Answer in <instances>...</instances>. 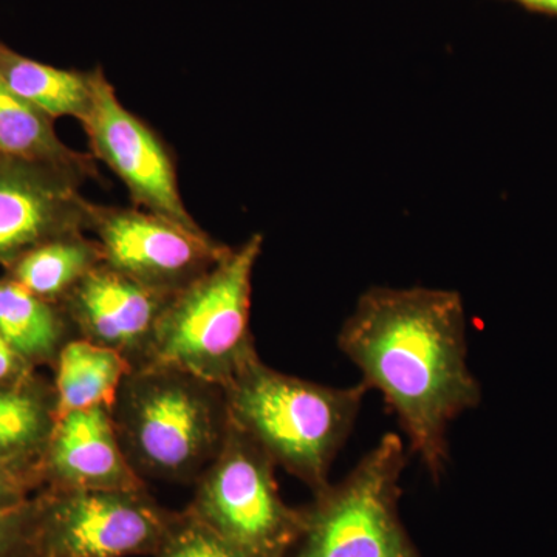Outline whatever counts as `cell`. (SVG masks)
Masks as SVG:
<instances>
[{
  "label": "cell",
  "instance_id": "3957f363",
  "mask_svg": "<svg viewBox=\"0 0 557 557\" xmlns=\"http://www.w3.org/2000/svg\"><path fill=\"white\" fill-rule=\"evenodd\" d=\"M121 448L148 480L194 485L230 428L225 391L178 369H132L110 408Z\"/></svg>",
  "mask_w": 557,
  "mask_h": 557
},
{
  "label": "cell",
  "instance_id": "7402d4cb",
  "mask_svg": "<svg viewBox=\"0 0 557 557\" xmlns=\"http://www.w3.org/2000/svg\"><path fill=\"white\" fill-rule=\"evenodd\" d=\"M35 369L0 335V383L25 379Z\"/></svg>",
  "mask_w": 557,
  "mask_h": 557
},
{
  "label": "cell",
  "instance_id": "8fae6325",
  "mask_svg": "<svg viewBox=\"0 0 557 557\" xmlns=\"http://www.w3.org/2000/svg\"><path fill=\"white\" fill-rule=\"evenodd\" d=\"M171 298L101 263L61 307L75 336L119 351L137 369Z\"/></svg>",
  "mask_w": 557,
  "mask_h": 557
},
{
  "label": "cell",
  "instance_id": "9a60e30c",
  "mask_svg": "<svg viewBox=\"0 0 557 557\" xmlns=\"http://www.w3.org/2000/svg\"><path fill=\"white\" fill-rule=\"evenodd\" d=\"M54 119L17 97L0 81V153L38 161L76 172L86 180H100L91 153L69 148L54 129Z\"/></svg>",
  "mask_w": 557,
  "mask_h": 557
},
{
  "label": "cell",
  "instance_id": "ac0fdd59",
  "mask_svg": "<svg viewBox=\"0 0 557 557\" xmlns=\"http://www.w3.org/2000/svg\"><path fill=\"white\" fill-rule=\"evenodd\" d=\"M58 417L53 384L35 372L0 383V463L42 458Z\"/></svg>",
  "mask_w": 557,
  "mask_h": 557
},
{
  "label": "cell",
  "instance_id": "5b68a950",
  "mask_svg": "<svg viewBox=\"0 0 557 557\" xmlns=\"http://www.w3.org/2000/svg\"><path fill=\"white\" fill-rule=\"evenodd\" d=\"M408 450L386 434L338 483L313 496L289 557H423L401 516V478Z\"/></svg>",
  "mask_w": 557,
  "mask_h": 557
},
{
  "label": "cell",
  "instance_id": "5bb4252c",
  "mask_svg": "<svg viewBox=\"0 0 557 557\" xmlns=\"http://www.w3.org/2000/svg\"><path fill=\"white\" fill-rule=\"evenodd\" d=\"M86 231L62 234L36 245L3 269V276L61 306L73 288L102 263L100 244Z\"/></svg>",
  "mask_w": 557,
  "mask_h": 557
},
{
  "label": "cell",
  "instance_id": "2e32d148",
  "mask_svg": "<svg viewBox=\"0 0 557 557\" xmlns=\"http://www.w3.org/2000/svg\"><path fill=\"white\" fill-rule=\"evenodd\" d=\"M0 81L51 119L86 120L91 104V70L60 69L25 57L0 40Z\"/></svg>",
  "mask_w": 557,
  "mask_h": 557
},
{
  "label": "cell",
  "instance_id": "30bf717a",
  "mask_svg": "<svg viewBox=\"0 0 557 557\" xmlns=\"http://www.w3.org/2000/svg\"><path fill=\"white\" fill-rule=\"evenodd\" d=\"M84 182L64 168L0 153V269L42 242L89 233Z\"/></svg>",
  "mask_w": 557,
  "mask_h": 557
},
{
  "label": "cell",
  "instance_id": "8992f818",
  "mask_svg": "<svg viewBox=\"0 0 557 557\" xmlns=\"http://www.w3.org/2000/svg\"><path fill=\"white\" fill-rule=\"evenodd\" d=\"M276 465L230 421L218 457L194 483L188 509L245 557H289L306 511L285 504Z\"/></svg>",
  "mask_w": 557,
  "mask_h": 557
},
{
  "label": "cell",
  "instance_id": "e0dca14e",
  "mask_svg": "<svg viewBox=\"0 0 557 557\" xmlns=\"http://www.w3.org/2000/svg\"><path fill=\"white\" fill-rule=\"evenodd\" d=\"M0 335L36 368L53 366L62 346L75 336V332L61 306L38 298L2 274Z\"/></svg>",
  "mask_w": 557,
  "mask_h": 557
},
{
  "label": "cell",
  "instance_id": "7c38bea8",
  "mask_svg": "<svg viewBox=\"0 0 557 557\" xmlns=\"http://www.w3.org/2000/svg\"><path fill=\"white\" fill-rule=\"evenodd\" d=\"M44 485L60 490L148 487L121 448L108 408L73 410L58 417L40 458Z\"/></svg>",
  "mask_w": 557,
  "mask_h": 557
},
{
  "label": "cell",
  "instance_id": "52a82bcc",
  "mask_svg": "<svg viewBox=\"0 0 557 557\" xmlns=\"http://www.w3.org/2000/svg\"><path fill=\"white\" fill-rule=\"evenodd\" d=\"M36 557L156 555L178 511L143 490H60L35 498Z\"/></svg>",
  "mask_w": 557,
  "mask_h": 557
},
{
  "label": "cell",
  "instance_id": "ffe728a7",
  "mask_svg": "<svg viewBox=\"0 0 557 557\" xmlns=\"http://www.w3.org/2000/svg\"><path fill=\"white\" fill-rule=\"evenodd\" d=\"M35 498L0 512V557H36L33 548Z\"/></svg>",
  "mask_w": 557,
  "mask_h": 557
},
{
  "label": "cell",
  "instance_id": "ba28073f",
  "mask_svg": "<svg viewBox=\"0 0 557 557\" xmlns=\"http://www.w3.org/2000/svg\"><path fill=\"white\" fill-rule=\"evenodd\" d=\"M89 233L100 244L104 265L166 296L189 287L231 248L203 228H188L137 207H106L94 201Z\"/></svg>",
  "mask_w": 557,
  "mask_h": 557
},
{
  "label": "cell",
  "instance_id": "7a4b0ae2",
  "mask_svg": "<svg viewBox=\"0 0 557 557\" xmlns=\"http://www.w3.org/2000/svg\"><path fill=\"white\" fill-rule=\"evenodd\" d=\"M223 391L231 423L313 496L332 483L330 469L369 392L362 383L333 387L288 375L260 357Z\"/></svg>",
  "mask_w": 557,
  "mask_h": 557
},
{
  "label": "cell",
  "instance_id": "603a6c76",
  "mask_svg": "<svg viewBox=\"0 0 557 557\" xmlns=\"http://www.w3.org/2000/svg\"><path fill=\"white\" fill-rule=\"evenodd\" d=\"M512 2H518L530 10L557 16V0H512Z\"/></svg>",
  "mask_w": 557,
  "mask_h": 557
},
{
  "label": "cell",
  "instance_id": "d6986e66",
  "mask_svg": "<svg viewBox=\"0 0 557 557\" xmlns=\"http://www.w3.org/2000/svg\"><path fill=\"white\" fill-rule=\"evenodd\" d=\"M152 557H245L188 509L178 511Z\"/></svg>",
  "mask_w": 557,
  "mask_h": 557
},
{
  "label": "cell",
  "instance_id": "9c48e42d",
  "mask_svg": "<svg viewBox=\"0 0 557 557\" xmlns=\"http://www.w3.org/2000/svg\"><path fill=\"white\" fill-rule=\"evenodd\" d=\"M81 126L89 138L91 157L126 185L134 207L201 228L183 201L170 146L120 101L101 65L91 69V104Z\"/></svg>",
  "mask_w": 557,
  "mask_h": 557
},
{
  "label": "cell",
  "instance_id": "6da1fadb",
  "mask_svg": "<svg viewBox=\"0 0 557 557\" xmlns=\"http://www.w3.org/2000/svg\"><path fill=\"white\" fill-rule=\"evenodd\" d=\"M467 311L454 289L372 287L338 333V348L397 417L432 479L449 463L450 424L482 403L468 364Z\"/></svg>",
  "mask_w": 557,
  "mask_h": 557
},
{
  "label": "cell",
  "instance_id": "44dd1931",
  "mask_svg": "<svg viewBox=\"0 0 557 557\" xmlns=\"http://www.w3.org/2000/svg\"><path fill=\"white\" fill-rule=\"evenodd\" d=\"M44 485L40 458L0 463V512L21 507L28 494Z\"/></svg>",
  "mask_w": 557,
  "mask_h": 557
},
{
  "label": "cell",
  "instance_id": "277c9868",
  "mask_svg": "<svg viewBox=\"0 0 557 557\" xmlns=\"http://www.w3.org/2000/svg\"><path fill=\"white\" fill-rule=\"evenodd\" d=\"M262 248V234H252L172 296L139 368L178 369L225 388L256 361L252 276Z\"/></svg>",
  "mask_w": 557,
  "mask_h": 557
},
{
  "label": "cell",
  "instance_id": "4fadbf2b",
  "mask_svg": "<svg viewBox=\"0 0 557 557\" xmlns=\"http://www.w3.org/2000/svg\"><path fill=\"white\" fill-rule=\"evenodd\" d=\"M58 416L73 410L112 408L131 362L109 347L73 336L53 364Z\"/></svg>",
  "mask_w": 557,
  "mask_h": 557
}]
</instances>
